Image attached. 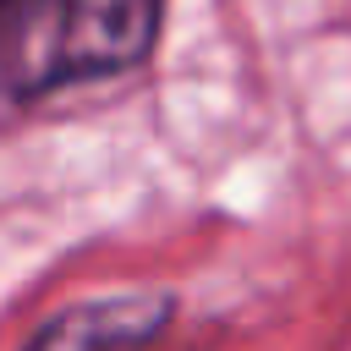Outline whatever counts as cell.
<instances>
[{
  "label": "cell",
  "mask_w": 351,
  "mask_h": 351,
  "mask_svg": "<svg viewBox=\"0 0 351 351\" xmlns=\"http://www.w3.org/2000/svg\"><path fill=\"white\" fill-rule=\"evenodd\" d=\"M170 0H0V99L33 104L143 66Z\"/></svg>",
  "instance_id": "obj_1"
},
{
  "label": "cell",
  "mask_w": 351,
  "mask_h": 351,
  "mask_svg": "<svg viewBox=\"0 0 351 351\" xmlns=\"http://www.w3.org/2000/svg\"><path fill=\"white\" fill-rule=\"evenodd\" d=\"M176 318L170 291H110L49 313L22 351H148Z\"/></svg>",
  "instance_id": "obj_2"
}]
</instances>
